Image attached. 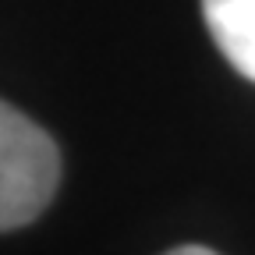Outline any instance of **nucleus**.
<instances>
[{"label": "nucleus", "mask_w": 255, "mask_h": 255, "mask_svg": "<svg viewBox=\"0 0 255 255\" xmlns=\"http://www.w3.org/2000/svg\"><path fill=\"white\" fill-rule=\"evenodd\" d=\"M60 152L43 128L0 100V231L32 223L57 195Z\"/></svg>", "instance_id": "f257e3e1"}, {"label": "nucleus", "mask_w": 255, "mask_h": 255, "mask_svg": "<svg viewBox=\"0 0 255 255\" xmlns=\"http://www.w3.org/2000/svg\"><path fill=\"white\" fill-rule=\"evenodd\" d=\"M202 18L227 64L255 82V0H202Z\"/></svg>", "instance_id": "f03ea898"}, {"label": "nucleus", "mask_w": 255, "mask_h": 255, "mask_svg": "<svg viewBox=\"0 0 255 255\" xmlns=\"http://www.w3.org/2000/svg\"><path fill=\"white\" fill-rule=\"evenodd\" d=\"M167 255H216V252L213 248H202V245H181V248H174Z\"/></svg>", "instance_id": "7ed1b4c3"}]
</instances>
